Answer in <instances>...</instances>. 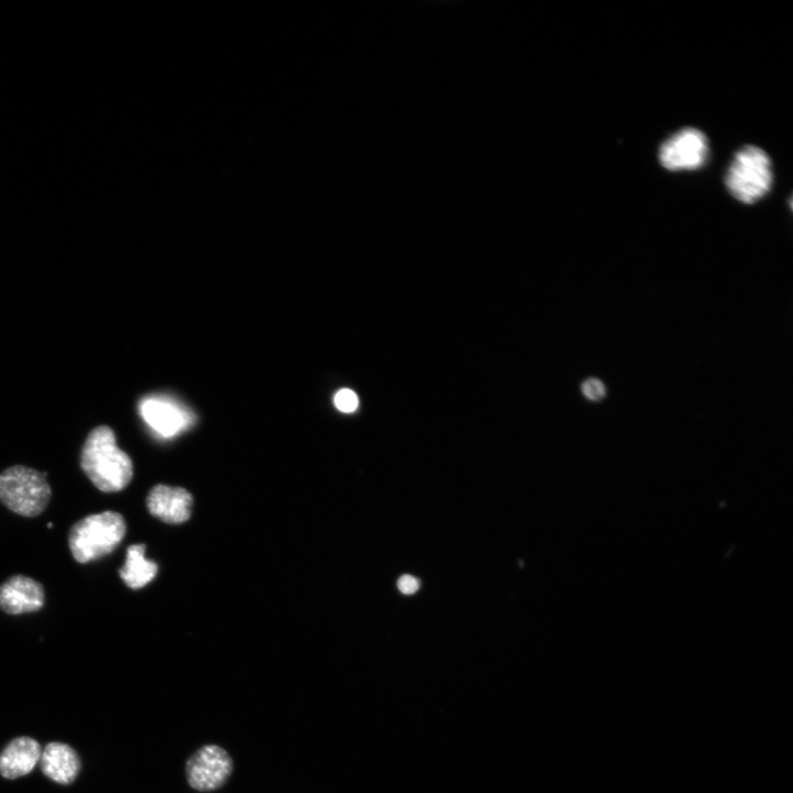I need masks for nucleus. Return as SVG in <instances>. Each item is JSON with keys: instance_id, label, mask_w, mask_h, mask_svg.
<instances>
[{"instance_id": "0eeeda50", "label": "nucleus", "mask_w": 793, "mask_h": 793, "mask_svg": "<svg viewBox=\"0 0 793 793\" xmlns=\"http://www.w3.org/2000/svg\"><path fill=\"white\" fill-rule=\"evenodd\" d=\"M709 155L706 136L695 128H684L662 144L659 160L669 171L696 170Z\"/></svg>"}, {"instance_id": "ddd939ff", "label": "nucleus", "mask_w": 793, "mask_h": 793, "mask_svg": "<svg viewBox=\"0 0 793 793\" xmlns=\"http://www.w3.org/2000/svg\"><path fill=\"white\" fill-rule=\"evenodd\" d=\"M335 405L341 412L352 414L359 407L358 395L351 389H341L335 397Z\"/></svg>"}, {"instance_id": "2eb2a0df", "label": "nucleus", "mask_w": 793, "mask_h": 793, "mask_svg": "<svg viewBox=\"0 0 793 793\" xmlns=\"http://www.w3.org/2000/svg\"><path fill=\"white\" fill-rule=\"evenodd\" d=\"M420 588V582L412 576H404L398 581V589L405 596L415 594Z\"/></svg>"}, {"instance_id": "20e7f679", "label": "nucleus", "mask_w": 793, "mask_h": 793, "mask_svg": "<svg viewBox=\"0 0 793 793\" xmlns=\"http://www.w3.org/2000/svg\"><path fill=\"white\" fill-rule=\"evenodd\" d=\"M46 476L26 466L10 467L0 474V500L21 516L41 514L52 499Z\"/></svg>"}, {"instance_id": "4468645a", "label": "nucleus", "mask_w": 793, "mask_h": 793, "mask_svg": "<svg viewBox=\"0 0 793 793\" xmlns=\"http://www.w3.org/2000/svg\"><path fill=\"white\" fill-rule=\"evenodd\" d=\"M582 392L585 396L592 401H600L607 395L604 384L597 378L586 381L582 385Z\"/></svg>"}, {"instance_id": "6e6552de", "label": "nucleus", "mask_w": 793, "mask_h": 793, "mask_svg": "<svg viewBox=\"0 0 793 793\" xmlns=\"http://www.w3.org/2000/svg\"><path fill=\"white\" fill-rule=\"evenodd\" d=\"M45 605L43 586L24 576H16L0 587V610L10 615L41 611Z\"/></svg>"}, {"instance_id": "9b49d317", "label": "nucleus", "mask_w": 793, "mask_h": 793, "mask_svg": "<svg viewBox=\"0 0 793 793\" xmlns=\"http://www.w3.org/2000/svg\"><path fill=\"white\" fill-rule=\"evenodd\" d=\"M42 771L49 779L60 784H71L81 771V759L68 744L49 743L41 758Z\"/></svg>"}, {"instance_id": "423d86ee", "label": "nucleus", "mask_w": 793, "mask_h": 793, "mask_svg": "<svg viewBox=\"0 0 793 793\" xmlns=\"http://www.w3.org/2000/svg\"><path fill=\"white\" fill-rule=\"evenodd\" d=\"M234 768L230 755L220 746L208 744L199 748L188 759L185 775L189 785L199 792L222 788Z\"/></svg>"}, {"instance_id": "9d476101", "label": "nucleus", "mask_w": 793, "mask_h": 793, "mask_svg": "<svg viewBox=\"0 0 793 793\" xmlns=\"http://www.w3.org/2000/svg\"><path fill=\"white\" fill-rule=\"evenodd\" d=\"M41 744L27 736L13 739L0 752V775L14 780L30 774L41 761Z\"/></svg>"}, {"instance_id": "f257e3e1", "label": "nucleus", "mask_w": 793, "mask_h": 793, "mask_svg": "<svg viewBox=\"0 0 793 793\" xmlns=\"http://www.w3.org/2000/svg\"><path fill=\"white\" fill-rule=\"evenodd\" d=\"M81 466L97 488L104 492H117L132 482L134 466L131 457L118 448L114 431L99 427L88 437Z\"/></svg>"}, {"instance_id": "f8f14e48", "label": "nucleus", "mask_w": 793, "mask_h": 793, "mask_svg": "<svg viewBox=\"0 0 793 793\" xmlns=\"http://www.w3.org/2000/svg\"><path fill=\"white\" fill-rule=\"evenodd\" d=\"M145 554V545L131 546L127 551L126 564L120 571L125 585L133 590L146 587L158 574L157 564L147 560Z\"/></svg>"}, {"instance_id": "dca6fc26", "label": "nucleus", "mask_w": 793, "mask_h": 793, "mask_svg": "<svg viewBox=\"0 0 793 793\" xmlns=\"http://www.w3.org/2000/svg\"><path fill=\"white\" fill-rule=\"evenodd\" d=\"M53 526H54V523H49V524H48V528L52 529Z\"/></svg>"}, {"instance_id": "f03ea898", "label": "nucleus", "mask_w": 793, "mask_h": 793, "mask_svg": "<svg viewBox=\"0 0 793 793\" xmlns=\"http://www.w3.org/2000/svg\"><path fill=\"white\" fill-rule=\"evenodd\" d=\"M126 535L123 516L104 511L78 521L69 537L70 551L79 564H89L112 554Z\"/></svg>"}, {"instance_id": "7ed1b4c3", "label": "nucleus", "mask_w": 793, "mask_h": 793, "mask_svg": "<svg viewBox=\"0 0 793 793\" xmlns=\"http://www.w3.org/2000/svg\"><path fill=\"white\" fill-rule=\"evenodd\" d=\"M772 182L770 158L756 146H746L735 155L725 178L729 193L745 204L762 199L770 191Z\"/></svg>"}, {"instance_id": "39448f33", "label": "nucleus", "mask_w": 793, "mask_h": 793, "mask_svg": "<svg viewBox=\"0 0 793 793\" xmlns=\"http://www.w3.org/2000/svg\"><path fill=\"white\" fill-rule=\"evenodd\" d=\"M139 411L150 431L161 440L177 438L195 422V416L191 409L165 395L144 398L140 401Z\"/></svg>"}, {"instance_id": "1a4fd4ad", "label": "nucleus", "mask_w": 793, "mask_h": 793, "mask_svg": "<svg viewBox=\"0 0 793 793\" xmlns=\"http://www.w3.org/2000/svg\"><path fill=\"white\" fill-rule=\"evenodd\" d=\"M193 498L184 488L157 485L147 498V506L152 516L172 524L189 520L192 512Z\"/></svg>"}]
</instances>
